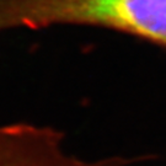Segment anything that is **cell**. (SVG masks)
<instances>
[{
	"instance_id": "1",
	"label": "cell",
	"mask_w": 166,
	"mask_h": 166,
	"mask_svg": "<svg viewBox=\"0 0 166 166\" xmlns=\"http://www.w3.org/2000/svg\"><path fill=\"white\" fill-rule=\"evenodd\" d=\"M56 25L103 27L166 47V0H0V32Z\"/></svg>"
},
{
	"instance_id": "2",
	"label": "cell",
	"mask_w": 166,
	"mask_h": 166,
	"mask_svg": "<svg viewBox=\"0 0 166 166\" xmlns=\"http://www.w3.org/2000/svg\"><path fill=\"white\" fill-rule=\"evenodd\" d=\"M63 136L49 127L14 123L0 127V166H124L132 160L84 161L62 149Z\"/></svg>"
}]
</instances>
